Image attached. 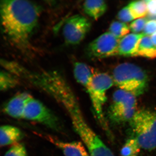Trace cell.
<instances>
[{
	"label": "cell",
	"mask_w": 156,
	"mask_h": 156,
	"mask_svg": "<svg viewBox=\"0 0 156 156\" xmlns=\"http://www.w3.org/2000/svg\"><path fill=\"white\" fill-rule=\"evenodd\" d=\"M41 11L38 4L30 1H0V24L5 35L18 48H27Z\"/></svg>",
	"instance_id": "1"
},
{
	"label": "cell",
	"mask_w": 156,
	"mask_h": 156,
	"mask_svg": "<svg viewBox=\"0 0 156 156\" xmlns=\"http://www.w3.org/2000/svg\"><path fill=\"white\" fill-rule=\"evenodd\" d=\"M51 97L67 113L74 129L87 148L90 156H115L86 121L69 86L62 87Z\"/></svg>",
	"instance_id": "2"
},
{
	"label": "cell",
	"mask_w": 156,
	"mask_h": 156,
	"mask_svg": "<svg viewBox=\"0 0 156 156\" xmlns=\"http://www.w3.org/2000/svg\"><path fill=\"white\" fill-rule=\"evenodd\" d=\"M112 77L114 84L120 89L136 96L142 94L147 87L146 74L139 66L132 63L125 62L117 66Z\"/></svg>",
	"instance_id": "3"
},
{
	"label": "cell",
	"mask_w": 156,
	"mask_h": 156,
	"mask_svg": "<svg viewBox=\"0 0 156 156\" xmlns=\"http://www.w3.org/2000/svg\"><path fill=\"white\" fill-rule=\"evenodd\" d=\"M112 77L104 73H95L87 90L92 102L95 116L102 129L111 135L107 122L103 113L106 102V92L114 85Z\"/></svg>",
	"instance_id": "4"
},
{
	"label": "cell",
	"mask_w": 156,
	"mask_h": 156,
	"mask_svg": "<svg viewBox=\"0 0 156 156\" xmlns=\"http://www.w3.org/2000/svg\"><path fill=\"white\" fill-rule=\"evenodd\" d=\"M131 124L135 138L141 148L152 151L156 148V113L147 109L136 111Z\"/></svg>",
	"instance_id": "5"
},
{
	"label": "cell",
	"mask_w": 156,
	"mask_h": 156,
	"mask_svg": "<svg viewBox=\"0 0 156 156\" xmlns=\"http://www.w3.org/2000/svg\"><path fill=\"white\" fill-rule=\"evenodd\" d=\"M136 105L135 95L122 89L117 90L108 108L109 119L117 124L131 121L136 111Z\"/></svg>",
	"instance_id": "6"
},
{
	"label": "cell",
	"mask_w": 156,
	"mask_h": 156,
	"mask_svg": "<svg viewBox=\"0 0 156 156\" xmlns=\"http://www.w3.org/2000/svg\"><path fill=\"white\" fill-rule=\"evenodd\" d=\"M22 119L40 123L54 131H59L61 128L56 115L41 101L32 96L26 104Z\"/></svg>",
	"instance_id": "7"
},
{
	"label": "cell",
	"mask_w": 156,
	"mask_h": 156,
	"mask_svg": "<svg viewBox=\"0 0 156 156\" xmlns=\"http://www.w3.org/2000/svg\"><path fill=\"white\" fill-rule=\"evenodd\" d=\"M91 27V23L86 17L76 14L68 18L63 27V36L67 44H79L86 37Z\"/></svg>",
	"instance_id": "8"
},
{
	"label": "cell",
	"mask_w": 156,
	"mask_h": 156,
	"mask_svg": "<svg viewBox=\"0 0 156 156\" xmlns=\"http://www.w3.org/2000/svg\"><path fill=\"white\" fill-rule=\"evenodd\" d=\"M120 39L109 32L105 33L88 45L87 52L90 57L105 58L119 55Z\"/></svg>",
	"instance_id": "9"
},
{
	"label": "cell",
	"mask_w": 156,
	"mask_h": 156,
	"mask_svg": "<svg viewBox=\"0 0 156 156\" xmlns=\"http://www.w3.org/2000/svg\"><path fill=\"white\" fill-rule=\"evenodd\" d=\"M38 134L60 149L65 156H90L87 148L80 141L65 142L50 134Z\"/></svg>",
	"instance_id": "10"
},
{
	"label": "cell",
	"mask_w": 156,
	"mask_h": 156,
	"mask_svg": "<svg viewBox=\"0 0 156 156\" xmlns=\"http://www.w3.org/2000/svg\"><path fill=\"white\" fill-rule=\"evenodd\" d=\"M31 96L26 92L16 94L4 105V112L13 118L22 119L26 104Z\"/></svg>",
	"instance_id": "11"
},
{
	"label": "cell",
	"mask_w": 156,
	"mask_h": 156,
	"mask_svg": "<svg viewBox=\"0 0 156 156\" xmlns=\"http://www.w3.org/2000/svg\"><path fill=\"white\" fill-rule=\"evenodd\" d=\"M145 35L142 33L128 34L120 39L119 55L135 56L140 40Z\"/></svg>",
	"instance_id": "12"
},
{
	"label": "cell",
	"mask_w": 156,
	"mask_h": 156,
	"mask_svg": "<svg viewBox=\"0 0 156 156\" xmlns=\"http://www.w3.org/2000/svg\"><path fill=\"white\" fill-rule=\"evenodd\" d=\"M22 131L11 126H0V146L13 145L23 138Z\"/></svg>",
	"instance_id": "13"
},
{
	"label": "cell",
	"mask_w": 156,
	"mask_h": 156,
	"mask_svg": "<svg viewBox=\"0 0 156 156\" xmlns=\"http://www.w3.org/2000/svg\"><path fill=\"white\" fill-rule=\"evenodd\" d=\"M95 73L91 67L83 62H76L73 66V74L76 80L87 89L91 83Z\"/></svg>",
	"instance_id": "14"
},
{
	"label": "cell",
	"mask_w": 156,
	"mask_h": 156,
	"mask_svg": "<svg viewBox=\"0 0 156 156\" xmlns=\"http://www.w3.org/2000/svg\"><path fill=\"white\" fill-rule=\"evenodd\" d=\"M84 12L95 20H98L106 12L107 5L102 0H89L83 4Z\"/></svg>",
	"instance_id": "15"
},
{
	"label": "cell",
	"mask_w": 156,
	"mask_h": 156,
	"mask_svg": "<svg viewBox=\"0 0 156 156\" xmlns=\"http://www.w3.org/2000/svg\"><path fill=\"white\" fill-rule=\"evenodd\" d=\"M136 56L156 58V48L152 41L150 36H145L140 40Z\"/></svg>",
	"instance_id": "16"
},
{
	"label": "cell",
	"mask_w": 156,
	"mask_h": 156,
	"mask_svg": "<svg viewBox=\"0 0 156 156\" xmlns=\"http://www.w3.org/2000/svg\"><path fill=\"white\" fill-rule=\"evenodd\" d=\"M18 78L9 72L0 70V91H6L17 87Z\"/></svg>",
	"instance_id": "17"
},
{
	"label": "cell",
	"mask_w": 156,
	"mask_h": 156,
	"mask_svg": "<svg viewBox=\"0 0 156 156\" xmlns=\"http://www.w3.org/2000/svg\"><path fill=\"white\" fill-rule=\"evenodd\" d=\"M128 6L135 20L144 18L148 14L147 1L131 2Z\"/></svg>",
	"instance_id": "18"
},
{
	"label": "cell",
	"mask_w": 156,
	"mask_h": 156,
	"mask_svg": "<svg viewBox=\"0 0 156 156\" xmlns=\"http://www.w3.org/2000/svg\"><path fill=\"white\" fill-rule=\"evenodd\" d=\"M140 147L135 137L127 140L121 151L122 156H138Z\"/></svg>",
	"instance_id": "19"
},
{
	"label": "cell",
	"mask_w": 156,
	"mask_h": 156,
	"mask_svg": "<svg viewBox=\"0 0 156 156\" xmlns=\"http://www.w3.org/2000/svg\"><path fill=\"white\" fill-rule=\"evenodd\" d=\"M129 27L125 23L114 21L109 28L108 32L117 38L121 39L128 35L130 32Z\"/></svg>",
	"instance_id": "20"
},
{
	"label": "cell",
	"mask_w": 156,
	"mask_h": 156,
	"mask_svg": "<svg viewBox=\"0 0 156 156\" xmlns=\"http://www.w3.org/2000/svg\"><path fill=\"white\" fill-rule=\"evenodd\" d=\"M5 156H27V151L25 146L18 142L12 145Z\"/></svg>",
	"instance_id": "21"
},
{
	"label": "cell",
	"mask_w": 156,
	"mask_h": 156,
	"mask_svg": "<svg viewBox=\"0 0 156 156\" xmlns=\"http://www.w3.org/2000/svg\"><path fill=\"white\" fill-rule=\"evenodd\" d=\"M148 20L146 18H139L135 20L129 26L130 30L134 34H139L140 32L144 30L146 24Z\"/></svg>",
	"instance_id": "22"
},
{
	"label": "cell",
	"mask_w": 156,
	"mask_h": 156,
	"mask_svg": "<svg viewBox=\"0 0 156 156\" xmlns=\"http://www.w3.org/2000/svg\"><path fill=\"white\" fill-rule=\"evenodd\" d=\"M118 17L120 20L123 23L130 22L135 20L128 6L124 7L120 10L118 13Z\"/></svg>",
	"instance_id": "23"
},
{
	"label": "cell",
	"mask_w": 156,
	"mask_h": 156,
	"mask_svg": "<svg viewBox=\"0 0 156 156\" xmlns=\"http://www.w3.org/2000/svg\"><path fill=\"white\" fill-rule=\"evenodd\" d=\"M156 32V20H148L146 24L143 33L145 36H151Z\"/></svg>",
	"instance_id": "24"
},
{
	"label": "cell",
	"mask_w": 156,
	"mask_h": 156,
	"mask_svg": "<svg viewBox=\"0 0 156 156\" xmlns=\"http://www.w3.org/2000/svg\"><path fill=\"white\" fill-rule=\"evenodd\" d=\"M147 1L148 17L151 20H156V0Z\"/></svg>",
	"instance_id": "25"
},
{
	"label": "cell",
	"mask_w": 156,
	"mask_h": 156,
	"mask_svg": "<svg viewBox=\"0 0 156 156\" xmlns=\"http://www.w3.org/2000/svg\"><path fill=\"white\" fill-rule=\"evenodd\" d=\"M151 37L152 41L154 45L156 48V32L154 33L151 36Z\"/></svg>",
	"instance_id": "26"
}]
</instances>
